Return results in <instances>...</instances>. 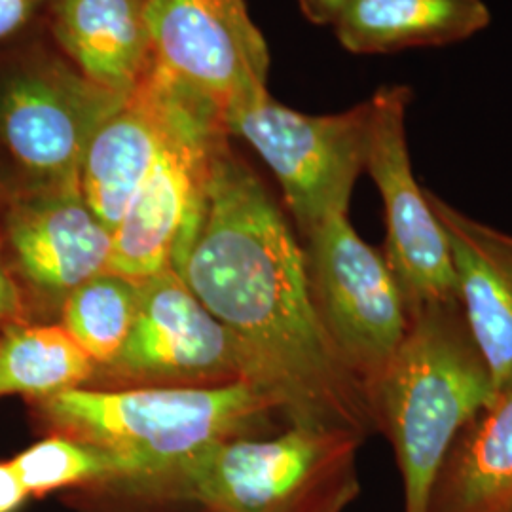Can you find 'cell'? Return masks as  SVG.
<instances>
[{
  "instance_id": "obj_1",
  "label": "cell",
  "mask_w": 512,
  "mask_h": 512,
  "mask_svg": "<svg viewBox=\"0 0 512 512\" xmlns=\"http://www.w3.org/2000/svg\"><path fill=\"white\" fill-rule=\"evenodd\" d=\"M181 277L234 336L251 384L287 425L344 429L365 440L378 433L365 387L317 319L304 245L230 137L213 152L202 222Z\"/></svg>"
},
{
  "instance_id": "obj_2",
  "label": "cell",
  "mask_w": 512,
  "mask_h": 512,
  "mask_svg": "<svg viewBox=\"0 0 512 512\" xmlns=\"http://www.w3.org/2000/svg\"><path fill=\"white\" fill-rule=\"evenodd\" d=\"M344 429L287 425L266 437L224 440L165 469L69 495L80 512H344L361 494Z\"/></svg>"
},
{
  "instance_id": "obj_3",
  "label": "cell",
  "mask_w": 512,
  "mask_h": 512,
  "mask_svg": "<svg viewBox=\"0 0 512 512\" xmlns=\"http://www.w3.org/2000/svg\"><path fill=\"white\" fill-rule=\"evenodd\" d=\"M497 403L494 380L459 300L410 311V327L372 406L393 446L404 512H429L433 486L463 429Z\"/></svg>"
},
{
  "instance_id": "obj_4",
  "label": "cell",
  "mask_w": 512,
  "mask_h": 512,
  "mask_svg": "<svg viewBox=\"0 0 512 512\" xmlns=\"http://www.w3.org/2000/svg\"><path fill=\"white\" fill-rule=\"evenodd\" d=\"M50 433L86 440L160 471L224 440L274 435L275 404L251 384L74 387L37 401ZM141 473V475H145Z\"/></svg>"
},
{
  "instance_id": "obj_5",
  "label": "cell",
  "mask_w": 512,
  "mask_h": 512,
  "mask_svg": "<svg viewBox=\"0 0 512 512\" xmlns=\"http://www.w3.org/2000/svg\"><path fill=\"white\" fill-rule=\"evenodd\" d=\"M21 38L0 54V148L16 186L80 183L93 133L126 95L92 82L52 42Z\"/></svg>"
},
{
  "instance_id": "obj_6",
  "label": "cell",
  "mask_w": 512,
  "mask_h": 512,
  "mask_svg": "<svg viewBox=\"0 0 512 512\" xmlns=\"http://www.w3.org/2000/svg\"><path fill=\"white\" fill-rule=\"evenodd\" d=\"M224 137L222 114L175 80L164 147L112 232L109 272L147 281L181 275L198 234L213 152Z\"/></svg>"
},
{
  "instance_id": "obj_7",
  "label": "cell",
  "mask_w": 512,
  "mask_h": 512,
  "mask_svg": "<svg viewBox=\"0 0 512 512\" xmlns=\"http://www.w3.org/2000/svg\"><path fill=\"white\" fill-rule=\"evenodd\" d=\"M222 122L274 173L302 238L325 220L348 215L365 173L370 101L336 114H306L262 92L224 110Z\"/></svg>"
},
{
  "instance_id": "obj_8",
  "label": "cell",
  "mask_w": 512,
  "mask_h": 512,
  "mask_svg": "<svg viewBox=\"0 0 512 512\" xmlns=\"http://www.w3.org/2000/svg\"><path fill=\"white\" fill-rule=\"evenodd\" d=\"M302 239L321 329L372 403L410 327L401 283L384 251L368 245L348 215L325 220Z\"/></svg>"
},
{
  "instance_id": "obj_9",
  "label": "cell",
  "mask_w": 512,
  "mask_h": 512,
  "mask_svg": "<svg viewBox=\"0 0 512 512\" xmlns=\"http://www.w3.org/2000/svg\"><path fill=\"white\" fill-rule=\"evenodd\" d=\"M232 384H251L238 342L181 275L165 270L143 281L128 340L109 363L95 368L88 387L116 391Z\"/></svg>"
},
{
  "instance_id": "obj_10",
  "label": "cell",
  "mask_w": 512,
  "mask_h": 512,
  "mask_svg": "<svg viewBox=\"0 0 512 512\" xmlns=\"http://www.w3.org/2000/svg\"><path fill=\"white\" fill-rule=\"evenodd\" d=\"M365 173L384 205V256L401 283L408 311L458 300L450 245L408 148V86H384L370 99Z\"/></svg>"
},
{
  "instance_id": "obj_11",
  "label": "cell",
  "mask_w": 512,
  "mask_h": 512,
  "mask_svg": "<svg viewBox=\"0 0 512 512\" xmlns=\"http://www.w3.org/2000/svg\"><path fill=\"white\" fill-rule=\"evenodd\" d=\"M154 61L224 114L268 92L270 52L245 0H145Z\"/></svg>"
},
{
  "instance_id": "obj_12",
  "label": "cell",
  "mask_w": 512,
  "mask_h": 512,
  "mask_svg": "<svg viewBox=\"0 0 512 512\" xmlns=\"http://www.w3.org/2000/svg\"><path fill=\"white\" fill-rule=\"evenodd\" d=\"M0 236L23 281L57 310L109 268L112 230L93 213L80 183L14 184L0 213Z\"/></svg>"
},
{
  "instance_id": "obj_13",
  "label": "cell",
  "mask_w": 512,
  "mask_h": 512,
  "mask_svg": "<svg viewBox=\"0 0 512 512\" xmlns=\"http://www.w3.org/2000/svg\"><path fill=\"white\" fill-rule=\"evenodd\" d=\"M456 275L465 321L494 380L497 399L512 393V234L459 211L427 190Z\"/></svg>"
},
{
  "instance_id": "obj_14",
  "label": "cell",
  "mask_w": 512,
  "mask_h": 512,
  "mask_svg": "<svg viewBox=\"0 0 512 512\" xmlns=\"http://www.w3.org/2000/svg\"><path fill=\"white\" fill-rule=\"evenodd\" d=\"M175 78L154 61L145 80L93 133L80 165V188L110 230L158 160L171 118Z\"/></svg>"
},
{
  "instance_id": "obj_15",
  "label": "cell",
  "mask_w": 512,
  "mask_h": 512,
  "mask_svg": "<svg viewBox=\"0 0 512 512\" xmlns=\"http://www.w3.org/2000/svg\"><path fill=\"white\" fill-rule=\"evenodd\" d=\"M44 27L55 50L109 92L128 95L154 65L145 0H52Z\"/></svg>"
},
{
  "instance_id": "obj_16",
  "label": "cell",
  "mask_w": 512,
  "mask_h": 512,
  "mask_svg": "<svg viewBox=\"0 0 512 512\" xmlns=\"http://www.w3.org/2000/svg\"><path fill=\"white\" fill-rule=\"evenodd\" d=\"M490 21L486 0H348L332 29L351 54L385 55L458 44Z\"/></svg>"
},
{
  "instance_id": "obj_17",
  "label": "cell",
  "mask_w": 512,
  "mask_h": 512,
  "mask_svg": "<svg viewBox=\"0 0 512 512\" xmlns=\"http://www.w3.org/2000/svg\"><path fill=\"white\" fill-rule=\"evenodd\" d=\"M429 512H512V393L463 429L433 486Z\"/></svg>"
},
{
  "instance_id": "obj_18",
  "label": "cell",
  "mask_w": 512,
  "mask_h": 512,
  "mask_svg": "<svg viewBox=\"0 0 512 512\" xmlns=\"http://www.w3.org/2000/svg\"><path fill=\"white\" fill-rule=\"evenodd\" d=\"M97 365L61 325L12 323L0 334V397L35 401L88 387Z\"/></svg>"
},
{
  "instance_id": "obj_19",
  "label": "cell",
  "mask_w": 512,
  "mask_h": 512,
  "mask_svg": "<svg viewBox=\"0 0 512 512\" xmlns=\"http://www.w3.org/2000/svg\"><path fill=\"white\" fill-rule=\"evenodd\" d=\"M10 461L31 499L92 490L145 473L133 459L59 433H50Z\"/></svg>"
},
{
  "instance_id": "obj_20",
  "label": "cell",
  "mask_w": 512,
  "mask_h": 512,
  "mask_svg": "<svg viewBox=\"0 0 512 512\" xmlns=\"http://www.w3.org/2000/svg\"><path fill=\"white\" fill-rule=\"evenodd\" d=\"M141 293L143 281L105 270L67 296L59 325L95 365H105L128 340Z\"/></svg>"
},
{
  "instance_id": "obj_21",
  "label": "cell",
  "mask_w": 512,
  "mask_h": 512,
  "mask_svg": "<svg viewBox=\"0 0 512 512\" xmlns=\"http://www.w3.org/2000/svg\"><path fill=\"white\" fill-rule=\"evenodd\" d=\"M52 0H0V46L25 37L44 23Z\"/></svg>"
},
{
  "instance_id": "obj_22",
  "label": "cell",
  "mask_w": 512,
  "mask_h": 512,
  "mask_svg": "<svg viewBox=\"0 0 512 512\" xmlns=\"http://www.w3.org/2000/svg\"><path fill=\"white\" fill-rule=\"evenodd\" d=\"M25 313L23 296L16 277L6 262V249L0 236V323H19Z\"/></svg>"
},
{
  "instance_id": "obj_23",
  "label": "cell",
  "mask_w": 512,
  "mask_h": 512,
  "mask_svg": "<svg viewBox=\"0 0 512 512\" xmlns=\"http://www.w3.org/2000/svg\"><path fill=\"white\" fill-rule=\"evenodd\" d=\"M29 499L12 461H0V512H19Z\"/></svg>"
},
{
  "instance_id": "obj_24",
  "label": "cell",
  "mask_w": 512,
  "mask_h": 512,
  "mask_svg": "<svg viewBox=\"0 0 512 512\" xmlns=\"http://www.w3.org/2000/svg\"><path fill=\"white\" fill-rule=\"evenodd\" d=\"M304 18L315 25H330L348 0H296Z\"/></svg>"
},
{
  "instance_id": "obj_25",
  "label": "cell",
  "mask_w": 512,
  "mask_h": 512,
  "mask_svg": "<svg viewBox=\"0 0 512 512\" xmlns=\"http://www.w3.org/2000/svg\"><path fill=\"white\" fill-rule=\"evenodd\" d=\"M12 188H14V184H4V181L0 179V213H2L4 205H6L10 194H12Z\"/></svg>"
}]
</instances>
